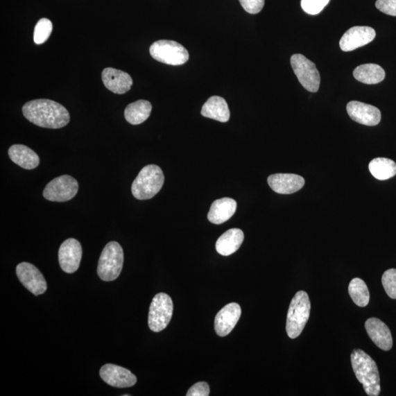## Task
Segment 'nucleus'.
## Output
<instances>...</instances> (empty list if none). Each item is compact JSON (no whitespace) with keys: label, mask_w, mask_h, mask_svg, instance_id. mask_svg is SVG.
<instances>
[{"label":"nucleus","mask_w":396,"mask_h":396,"mask_svg":"<svg viewBox=\"0 0 396 396\" xmlns=\"http://www.w3.org/2000/svg\"><path fill=\"white\" fill-rule=\"evenodd\" d=\"M24 117L33 124L46 129H60L70 121L68 110L58 102L36 99L22 107Z\"/></svg>","instance_id":"f257e3e1"},{"label":"nucleus","mask_w":396,"mask_h":396,"mask_svg":"<svg viewBox=\"0 0 396 396\" xmlns=\"http://www.w3.org/2000/svg\"><path fill=\"white\" fill-rule=\"evenodd\" d=\"M351 362L356 378L369 396H378L381 392L380 377L375 361L361 350H354Z\"/></svg>","instance_id":"f03ea898"},{"label":"nucleus","mask_w":396,"mask_h":396,"mask_svg":"<svg viewBox=\"0 0 396 396\" xmlns=\"http://www.w3.org/2000/svg\"><path fill=\"white\" fill-rule=\"evenodd\" d=\"M164 182V176L159 166L148 164L135 178L132 186V195L140 200L150 199L159 193Z\"/></svg>","instance_id":"7ed1b4c3"},{"label":"nucleus","mask_w":396,"mask_h":396,"mask_svg":"<svg viewBox=\"0 0 396 396\" xmlns=\"http://www.w3.org/2000/svg\"><path fill=\"white\" fill-rule=\"evenodd\" d=\"M311 309L308 293L298 291L291 302L287 315L286 332L289 338L295 339L301 335L309 321Z\"/></svg>","instance_id":"20e7f679"},{"label":"nucleus","mask_w":396,"mask_h":396,"mask_svg":"<svg viewBox=\"0 0 396 396\" xmlns=\"http://www.w3.org/2000/svg\"><path fill=\"white\" fill-rule=\"evenodd\" d=\"M123 250L117 241H110L101 252L97 273L106 282L117 279L123 269Z\"/></svg>","instance_id":"39448f33"},{"label":"nucleus","mask_w":396,"mask_h":396,"mask_svg":"<svg viewBox=\"0 0 396 396\" xmlns=\"http://www.w3.org/2000/svg\"><path fill=\"white\" fill-rule=\"evenodd\" d=\"M173 313V300L167 293H160L153 298L149 309L148 326L160 333L169 325Z\"/></svg>","instance_id":"423d86ee"},{"label":"nucleus","mask_w":396,"mask_h":396,"mask_svg":"<svg viewBox=\"0 0 396 396\" xmlns=\"http://www.w3.org/2000/svg\"><path fill=\"white\" fill-rule=\"evenodd\" d=\"M150 54L153 59L171 66H181L189 58L188 51L180 43L174 41L160 40L150 47Z\"/></svg>","instance_id":"0eeeda50"},{"label":"nucleus","mask_w":396,"mask_h":396,"mask_svg":"<svg viewBox=\"0 0 396 396\" xmlns=\"http://www.w3.org/2000/svg\"><path fill=\"white\" fill-rule=\"evenodd\" d=\"M291 65L297 78L307 91L316 93L320 86L321 78L315 64L300 54L291 58Z\"/></svg>","instance_id":"6e6552de"},{"label":"nucleus","mask_w":396,"mask_h":396,"mask_svg":"<svg viewBox=\"0 0 396 396\" xmlns=\"http://www.w3.org/2000/svg\"><path fill=\"white\" fill-rule=\"evenodd\" d=\"M78 181L69 175L59 176L51 181L43 193L44 198L53 202H67L78 193Z\"/></svg>","instance_id":"1a4fd4ad"},{"label":"nucleus","mask_w":396,"mask_h":396,"mask_svg":"<svg viewBox=\"0 0 396 396\" xmlns=\"http://www.w3.org/2000/svg\"><path fill=\"white\" fill-rule=\"evenodd\" d=\"M17 275L22 285L35 296L43 295L47 284L42 273L34 265L22 262L17 266Z\"/></svg>","instance_id":"9d476101"},{"label":"nucleus","mask_w":396,"mask_h":396,"mask_svg":"<svg viewBox=\"0 0 396 396\" xmlns=\"http://www.w3.org/2000/svg\"><path fill=\"white\" fill-rule=\"evenodd\" d=\"M83 255L80 242L75 239H68L60 246L58 259L61 269L69 274L79 269Z\"/></svg>","instance_id":"9b49d317"},{"label":"nucleus","mask_w":396,"mask_h":396,"mask_svg":"<svg viewBox=\"0 0 396 396\" xmlns=\"http://www.w3.org/2000/svg\"><path fill=\"white\" fill-rule=\"evenodd\" d=\"M99 375L107 384L114 388H130L137 383V377L130 370L114 364L102 366Z\"/></svg>","instance_id":"f8f14e48"},{"label":"nucleus","mask_w":396,"mask_h":396,"mask_svg":"<svg viewBox=\"0 0 396 396\" xmlns=\"http://www.w3.org/2000/svg\"><path fill=\"white\" fill-rule=\"evenodd\" d=\"M376 31L372 28L356 26L350 28L342 36L340 47L343 52H351L373 42Z\"/></svg>","instance_id":"ddd939ff"},{"label":"nucleus","mask_w":396,"mask_h":396,"mask_svg":"<svg viewBox=\"0 0 396 396\" xmlns=\"http://www.w3.org/2000/svg\"><path fill=\"white\" fill-rule=\"evenodd\" d=\"M241 314V307L237 303L226 304L214 319V329L217 335L225 337L232 333Z\"/></svg>","instance_id":"4468645a"},{"label":"nucleus","mask_w":396,"mask_h":396,"mask_svg":"<svg viewBox=\"0 0 396 396\" xmlns=\"http://www.w3.org/2000/svg\"><path fill=\"white\" fill-rule=\"evenodd\" d=\"M347 110L350 117L361 124L375 126L379 123L381 119L380 110L372 105L363 102L352 101L348 103Z\"/></svg>","instance_id":"2eb2a0df"},{"label":"nucleus","mask_w":396,"mask_h":396,"mask_svg":"<svg viewBox=\"0 0 396 396\" xmlns=\"http://www.w3.org/2000/svg\"><path fill=\"white\" fill-rule=\"evenodd\" d=\"M271 189L276 193L290 195L297 193L304 185V178L296 174L277 173L269 176L267 180Z\"/></svg>","instance_id":"dca6fc26"},{"label":"nucleus","mask_w":396,"mask_h":396,"mask_svg":"<svg viewBox=\"0 0 396 396\" xmlns=\"http://www.w3.org/2000/svg\"><path fill=\"white\" fill-rule=\"evenodd\" d=\"M101 78L108 90L117 94L127 93L133 85L129 74L113 68L105 69L102 72Z\"/></svg>","instance_id":"f3484780"},{"label":"nucleus","mask_w":396,"mask_h":396,"mask_svg":"<svg viewBox=\"0 0 396 396\" xmlns=\"http://www.w3.org/2000/svg\"><path fill=\"white\" fill-rule=\"evenodd\" d=\"M368 335L377 346L384 351H389L393 347V338L388 327L380 319L370 318L365 324Z\"/></svg>","instance_id":"a211bd4d"},{"label":"nucleus","mask_w":396,"mask_h":396,"mask_svg":"<svg viewBox=\"0 0 396 396\" xmlns=\"http://www.w3.org/2000/svg\"><path fill=\"white\" fill-rule=\"evenodd\" d=\"M237 207L236 200L224 198L215 200L208 214V220L213 224L221 225L231 219Z\"/></svg>","instance_id":"6ab92c4d"},{"label":"nucleus","mask_w":396,"mask_h":396,"mask_svg":"<svg viewBox=\"0 0 396 396\" xmlns=\"http://www.w3.org/2000/svg\"><path fill=\"white\" fill-rule=\"evenodd\" d=\"M8 155L12 162L24 169L33 170L40 164V157L26 146H12L8 150Z\"/></svg>","instance_id":"aec40b11"},{"label":"nucleus","mask_w":396,"mask_h":396,"mask_svg":"<svg viewBox=\"0 0 396 396\" xmlns=\"http://www.w3.org/2000/svg\"><path fill=\"white\" fill-rule=\"evenodd\" d=\"M245 235L241 230L230 229L216 241V250L223 257H228L240 248L243 243Z\"/></svg>","instance_id":"412c9836"},{"label":"nucleus","mask_w":396,"mask_h":396,"mask_svg":"<svg viewBox=\"0 0 396 396\" xmlns=\"http://www.w3.org/2000/svg\"><path fill=\"white\" fill-rule=\"evenodd\" d=\"M203 117L214 119L222 123L230 119V110L226 101L221 96H212L208 99L202 107Z\"/></svg>","instance_id":"4be33fe9"},{"label":"nucleus","mask_w":396,"mask_h":396,"mask_svg":"<svg viewBox=\"0 0 396 396\" xmlns=\"http://www.w3.org/2000/svg\"><path fill=\"white\" fill-rule=\"evenodd\" d=\"M353 75L357 81L367 85H375L384 80L386 71L377 64L368 63L356 67Z\"/></svg>","instance_id":"5701e85b"},{"label":"nucleus","mask_w":396,"mask_h":396,"mask_svg":"<svg viewBox=\"0 0 396 396\" xmlns=\"http://www.w3.org/2000/svg\"><path fill=\"white\" fill-rule=\"evenodd\" d=\"M151 104L146 100H139L128 105L124 112L126 120L132 125L145 122L150 117Z\"/></svg>","instance_id":"b1692460"},{"label":"nucleus","mask_w":396,"mask_h":396,"mask_svg":"<svg viewBox=\"0 0 396 396\" xmlns=\"http://www.w3.org/2000/svg\"><path fill=\"white\" fill-rule=\"evenodd\" d=\"M368 169L372 175L380 181L390 180L396 175V164L387 158H377L369 163Z\"/></svg>","instance_id":"393cba45"},{"label":"nucleus","mask_w":396,"mask_h":396,"mask_svg":"<svg viewBox=\"0 0 396 396\" xmlns=\"http://www.w3.org/2000/svg\"><path fill=\"white\" fill-rule=\"evenodd\" d=\"M349 293L353 302L359 307H365L370 301V293L367 285L361 278H354L349 286Z\"/></svg>","instance_id":"a878e982"},{"label":"nucleus","mask_w":396,"mask_h":396,"mask_svg":"<svg viewBox=\"0 0 396 396\" xmlns=\"http://www.w3.org/2000/svg\"><path fill=\"white\" fill-rule=\"evenodd\" d=\"M53 23L48 19H42L37 21L34 30L33 40L36 44L45 43L53 31Z\"/></svg>","instance_id":"bb28decb"},{"label":"nucleus","mask_w":396,"mask_h":396,"mask_svg":"<svg viewBox=\"0 0 396 396\" xmlns=\"http://www.w3.org/2000/svg\"><path fill=\"white\" fill-rule=\"evenodd\" d=\"M381 283L389 298L396 300V270L390 269L383 274Z\"/></svg>","instance_id":"cd10ccee"},{"label":"nucleus","mask_w":396,"mask_h":396,"mask_svg":"<svg viewBox=\"0 0 396 396\" xmlns=\"http://www.w3.org/2000/svg\"><path fill=\"white\" fill-rule=\"evenodd\" d=\"M329 0H301V6L307 14L317 15L328 5Z\"/></svg>","instance_id":"c85d7f7f"},{"label":"nucleus","mask_w":396,"mask_h":396,"mask_svg":"<svg viewBox=\"0 0 396 396\" xmlns=\"http://www.w3.org/2000/svg\"><path fill=\"white\" fill-rule=\"evenodd\" d=\"M239 2L249 14L257 15L262 10L265 0H239Z\"/></svg>","instance_id":"c756f323"},{"label":"nucleus","mask_w":396,"mask_h":396,"mask_svg":"<svg viewBox=\"0 0 396 396\" xmlns=\"http://www.w3.org/2000/svg\"><path fill=\"white\" fill-rule=\"evenodd\" d=\"M376 7L387 15L396 17V0H377Z\"/></svg>","instance_id":"7c9ffc66"},{"label":"nucleus","mask_w":396,"mask_h":396,"mask_svg":"<svg viewBox=\"0 0 396 396\" xmlns=\"http://www.w3.org/2000/svg\"><path fill=\"white\" fill-rule=\"evenodd\" d=\"M209 394L210 388L207 383L200 381L189 388L187 396H209Z\"/></svg>","instance_id":"2f4dec72"}]
</instances>
